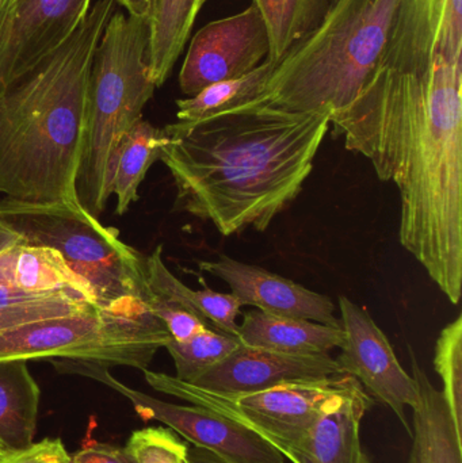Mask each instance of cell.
<instances>
[{
    "instance_id": "e575fe53",
    "label": "cell",
    "mask_w": 462,
    "mask_h": 463,
    "mask_svg": "<svg viewBox=\"0 0 462 463\" xmlns=\"http://www.w3.org/2000/svg\"><path fill=\"white\" fill-rule=\"evenodd\" d=\"M357 463H372L371 457L368 456L365 450H361L360 456H358Z\"/></svg>"
},
{
    "instance_id": "277c9868",
    "label": "cell",
    "mask_w": 462,
    "mask_h": 463,
    "mask_svg": "<svg viewBox=\"0 0 462 463\" xmlns=\"http://www.w3.org/2000/svg\"><path fill=\"white\" fill-rule=\"evenodd\" d=\"M116 0H97L72 35L0 94V194L78 203L95 49Z\"/></svg>"
},
{
    "instance_id": "5b68a950",
    "label": "cell",
    "mask_w": 462,
    "mask_h": 463,
    "mask_svg": "<svg viewBox=\"0 0 462 463\" xmlns=\"http://www.w3.org/2000/svg\"><path fill=\"white\" fill-rule=\"evenodd\" d=\"M148 19L116 10L95 49L87 92V140L79 176V197L98 216L110 200L108 160L122 137L143 119L154 97L148 67Z\"/></svg>"
},
{
    "instance_id": "8992f818",
    "label": "cell",
    "mask_w": 462,
    "mask_h": 463,
    "mask_svg": "<svg viewBox=\"0 0 462 463\" xmlns=\"http://www.w3.org/2000/svg\"><path fill=\"white\" fill-rule=\"evenodd\" d=\"M0 222L26 241L57 250L89 283L100 309L127 315L151 310L146 258L122 241L118 232L100 224L83 203L3 198Z\"/></svg>"
},
{
    "instance_id": "d4e9b609",
    "label": "cell",
    "mask_w": 462,
    "mask_h": 463,
    "mask_svg": "<svg viewBox=\"0 0 462 463\" xmlns=\"http://www.w3.org/2000/svg\"><path fill=\"white\" fill-rule=\"evenodd\" d=\"M239 345L238 337L206 328L184 342L171 339L165 348L175 364V377L193 383L203 373L224 361Z\"/></svg>"
},
{
    "instance_id": "6da1fadb",
    "label": "cell",
    "mask_w": 462,
    "mask_h": 463,
    "mask_svg": "<svg viewBox=\"0 0 462 463\" xmlns=\"http://www.w3.org/2000/svg\"><path fill=\"white\" fill-rule=\"evenodd\" d=\"M334 135L401 193L399 240L452 304L462 290V64L438 57L423 75L379 65Z\"/></svg>"
},
{
    "instance_id": "52a82bcc",
    "label": "cell",
    "mask_w": 462,
    "mask_h": 463,
    "mask_svg": "<svg viewBox=\"0 0 462 463\" xmlns=\"http://www.w3.org/2000/svg\"><path fill=\"white\" fill-rule=\"evenodd\" d=\"M170 340L152 310L127 315L91 307L0 332V361L75 359L146 370Z\"/></svg>"
},
{
    "instance_id": "8fae6325",
    "label": "cell",
    "mask_w": 462,
    "mask_h": 463,
    "mask_svg": "<svg viewBox=\"0 0 462 463\" xmlns=\"http://www.w3.org/2000/svg\"><path fill=\"white\" fill-rule=\"evenodd\" d=\"M270 53L268 26L257 5L211 22L195 33L179 72V87L187 97L219 81L241 78Z\"/></svg>"
},
{
    "instance_id": "d590c367",
    "label": "cell",
    "mask_w": 462,
    "mask_h": 463,
    "mask_svg": "<svg viewBox=\"0 0 462 463\" xmlns=\"http://www.w3.org/2000/svg\"><path fill=\"white\" fill-rule=\"evenodd\" d=\"M5 451L3 450L2 448H0V461H2L3 458H5Z\"/></svg>"
},
{
    "instance_id": "7a4b0ae2",
    "label": "cell",
    "mask_w": 462,
    "mask_h": 463,
    "mask_svg": "<svg viewBox=\"0 0 462 463\" xmlns=\"http://www.w3.org/2000/svg\"><path fill=\"white\" fill-rule=\"evenodd\" d=\"M331 111L295 113L254 99L163 128L170 140L160 160L173 175L176 209L224 236L268 230L311 175Z\"/></svg>"
},
{
    "instance_id": "4316f807",
    "label": "cell",
    "mask_w": 462,
    "mask_h": 463,
    "mask_svg": "<svg viewBox=\"0 0 462 463\" xmlns=\"http://www.w3.org/2000/svg\"><path fill=\"white\" fill-rule=\"evenodd\" d=\"M125 449L136 463H184L189 443L182 442L173 430L146 427L133 432Z\"/></svg>"
},
{
    "instance_id": "1f68e13d",
    "label": "cell",
    "mask_w": 462,
    "mask_h": 463,
    "mask_svg": "<svg viewBox=\"0 0 462 463\" xmlns=\"http://www.w3.org/2000/svg\"><path fill=\"white\" fill-rule=\"evenodd\" d=\"M60 298H73V297L65 296V294L34 296V294L24 293V291L15 290V288H8V286L0 285V309L24 307V305L43 304V302L56 301V299Z\"/></svg>"
},
{
    "instance_id": "8d00e7d4",
    "label": "cell",
    "mask_w": 462,
    "mask_h": 463,
    "mask_svg": "<svg viewBox=\"0 0 462 463\" xmlns=\"http://www.w3.org/2000/svg\"><path fill=\"white\" fill-rule=\"evenodd\" d=\"M3 5H5V0H0V10H2Z\"/></svg>"
},
{
    "instance_id": "4dcf8cb0",
    "label": "cell",
    "mask_w": 462,
    "mask_h": 463,
    "mask_svg": "<svg viewBox=\"0 0 462 463\" xmlns=\"http://www.w3.org/2000/svg\"><path fill=\"white\" fill-rule=\"evenodd\" d=\"M73 463H136L127 449L87 438L80 450L72 456Z\"/></svg>"
},
{
    "instance_id": "cb8c5ba5",
    "label": "cell",
    "mask_w": 462,
    "mask_h": 463,
    "mask_svg": "<svg viewBox=\"0 0 462 463\" xmlns=\"http://www.w3.org/2000/svg\"><path fill=\"white\" fill-rule=\"evenodd\" d=\"M277 62L266 59L262 64L247 75L231 80L219 81L206 87L193 97L176 100V118L178 122L200 121L206 117L230 110L257 99L262 94L266 83L273 75Z\"/></svg>"
},
{
    "instance_id": "2e32d148",
    "label": "cell",
    "mask_w": 462,
    "mask_h": 463,
    "mask_svg": "<svg viewBox=\"0 0 462 463\" xmlns=\"http://www.w3.org/2000/svg\"><path fill=\"white\" fill-rule=\"evenodd\" d=\"M0 285L34 296L65 294L95 304L89 283L57 250L32 244L0 222Z\"/></svg>"
},
{
    "instance_id": "ba28073f",
    "label": "cell",
    "mask_w": 462,
    "mask_h": 463,
    "mask_svg": "<svg viewBox=\"0 0 462 463\" xmlns=\"http://www.w3.org/2000/svg\"><path fill=\"white\" fill-rule=\"evenodd\" d=\"M143 373L155 391L224 416L268 442L285 459H290L296 446L322 412L323 405L347 378V374H338L251 393H224L184 383L165 373L148 369Z\"/></svg>"
},
{
    "instance_id": "7402d4cb",
    "label": "cell",
    "mask_w": 462,
    "mask_h": 463,
    "mask_svg": "<svg viewBox=\"0 0 462 463\" xmlns=\"http://www.w3.org/2000/svg\"><path fill=\"white\" fill-rule=\"evenodd\" d=\"M203 5V0H151L148 67L156 89L170 78Z\"/></svg>"
},
{
    "instance_id": "44dd1931",
    "label": "cell",
    "mask_w": 462,
    "mask_h": 463,
    "mask_svg": "<svg viewBox=\"0 0 462 463\" xmlns=\"http://www.w3.org/2000/svg\"><path fill=\"white\" fill-rule=\"evenodd\" d=\"M41 391L24 361H0V448L8 453L34 445Z\"/></svg>"
},
{
    "instance_id": "484cf974",
    "label": "cell",
    "mask_w": 462,
    "mask_h": 463,
    "mask_svg": "<svg viewBox=\"0 0 462 463\" xmlns=\"http://www.w3.org/2000/svg\"><path fill=\"white\" fill-rule=\"evenodd\" d=\"M434 369L441 377L445 402L462 439V316L448 324L436 343Z\"/></svg>"
},
{
    "instance_id": "f1b7e54d",
    "label": "cell",
    "mask_w": 462,
    "mask_h": 463,
    "mask_svg": "<svg viewBox=\"0 0 462 463\" xmlns=\"http://www.w3.org/2000/svg\"><path fill=\"white\" fill-rule=\"evenodd\" d=\"M151 310L167 329L171 339L175 342H184L197 335L203 329L211 328L206 321L192 310L186 309L176 302L152 294ZM212 329V328H211ZM216 331V329H214Z\"/></svg>"
},
{
    "instance_id": "603a6c76",
    "label": "cell",
    "mask_w": 462,
    "mask_h": 463,
    "mask_svg": "<svg viewBox=\"0 0 462 463\" xmlns=\"http://www.w3.org/2000/svg\"><path fill=\"white\" fill-rule=\"evenodd\" d=\"M270 38L268 60L279 62L325 21L330 0H252Z\"/></svg>"
},
{
    "instance_id": "3957f363",
    "label": "cell",
    "mask_w": 462,
    "mask_h": 463,
    "mask_svg": "<svg viewBox=\"0 0 462 463\" xmlns=\"http://www.w3.org/2000/svg\"><path fill=\"white\" fill-rule=\"evenodd\" d=\"M462 64V0H330L323 24L277 65L271 97L293 111L344 108L379 65L423 75Z\"/></svg>"
},
{
    "instance_id": "d6986e66",
    "label": "cell",
    "mask_w": 462,
    "mask_h": 463,
    "mask_svg": "<svg viewBox=\"0 0 462 463\" xmlns=\"http://www.w3.org/2000/svg\"><path fill=\"white\" fill-rule=\"evenodd\" d=\"M165 129L141 119L117 144L106 176L108 198L116 195L117 214L122 216L138 200V187L151 165L162 157L168 143Z\"/></svg>"
},
{
    "instance_id": "30bf717a",
    "label": "cell",
    "mask_w": 462,
    "mask_h": 463,
    "mask_svg": "<svg viewBox=\"0 0 462 463\" xmlns=\"http://www.w3.org/2000/svg\"><path fill=\"white\" fill-rule=\"evenodd\" d=\"M338 302L344 332L341 354L335 358L339 372L357 378L374 402L395 413L411 437L406 410H414L420 402V389L414 377L403 369L387 335L365 307L346 296L339 297Z\"/></svg>"
},
{
    "instance_id": "74e56055",
    "label": "cell",
    "mask_w": 462,
    "mask_h": 463,
    "mask_svg": "<svg viewBox=\"0 0 462 463\" xmlns=\"http://www.w3.org/2000/svg\"><path fill=\"white\" fill-rule=\"evenodd\" d=\"M203 5H205V3L208 2V0H203Z\"/></svg>"
},
{
    "instance_id": "83f0119b",
    "label": "cell",
    "mask_w": 462,
    "mask_h": 463,
    "mask_svg": "<svg viewBox=\"0 0 462 463\" xmlns=\"http://www.w3.org/2000/svg\"><path fill=\"white\" fill-rule=\"evenodd\" d=\"M91 307H97V305L86 304V302L73 298H60L56 301L43 302V304L0 309V332L8 331V329L15 328V326H24V324L33 323V321L61 317V316L83 312V310Z\"/></svg>"
},
{
    "instance_id": "f546056e",
    "label": "cell",
    "mask_w": 462,
    "mask_h": 463,
    "mask_svg": "<svg viewBox=\"0 0 462 463\" xmlns=\"http://www.w3.org/2000/svg\"><path fill=\"white\" fill-rule=\"evenodd\" d=\"M0 463H73L61 439H43L26 450L5 454Z\"/></svg>"
},
{
    "instance_id": "9c48e42d",
    "label": "cell",
    "mask_w": 462,
    "mask_h": 463,
    "mask_svg": "<svg viewBox=\"0 0 462 463\" xmlns=\"http://www.w3.org/2000/svg\"><path fill=\"white\" fill-rule=\"evenodd\" d=\"M61 374H75L98 381L127 397L144 421L165 424L195 448L205 449L232 463H287L268 442L224 416L197 405H178L162 402L135 391L110 374V367L75 359H52Z\"/></svg>"
},
{
    "instance_id": "ac0fdd59",
    "label": "cell",
    "mask_w": 462,
    "mask_h": 463,
    "mask_svg": "<svg viewBox=\"0 0 462 463\" xmlns=\"http://www.w3.org/2000/svg\"><path fill=\"white\" fill-rule=\"evenodd\" d=\"M238 339L250 347L290 355H325L344 342V329L303 318L284 317L252 309L239 324Z\"/></svg>"
},
{
    "instance_id": "e0dca14e",
    "label": "cell",
    "mask_w": 462,
    "mask_h": 463,
    "mask_svg": "<svg viewBox=\"0 0 462 463\" xmlns=\"http://www.w3.org/2000/svg\"><path fill=\"white\" fill-rule=\"evenodd\" d=\"M412 377L420 402L412 410V446L409 463H462V439L457 437L442 391L429 380L411 345Z\"/></svg>"
},
{
    "instance_id": "5bb4252c",
    "label": "cell",
    "mask_w": 462,
    "mask_h": 463,
    "mask_svg": "<svg viewBox=\"0 0 462 463\" xmlns=\"http://www.w3.org/2000/svg\"><path fill=\"white\" fill-rule=\"evenodd\" d=\"M338 374V364L330 354L290 355L240 343L231 355L203 373L192 385L224 393H251Z\"/></svg>"
},
{
    "instance_id": "ffe728a7",
    "label": "cell",
    "mask_w": 462,
    "mask_h": 463,
    "mask_svg": "<svg viewBox=\"0 0 462 463\" xmlns=\"http://www.w3.org/2000/svg\"><path fill=\"white\" fill-rule=\"evenodd\" d=\"M146 279L152 294L168 301L176 302L186 309L200 316L211 328L222 334L238 337L239 324L236 318L240 315V304L232 293H219L212 290L203 277H198L203 288L193 290L182 283L163 260V245L156 247L146 258Z\"/></svg>"
},
{
    "instance_id": "4fadbf2b",
    "label": "cell",
    "mask_w": 462,
    "mask_h": 463,
    "mask_svg": "<svg viewBox=\"0 0 462 463\" xmlns=\"http://www.w3.org/2000/svg\"><path fill=\"white\" fill-rule=\"evenodd\" d=\"M198 267L201 271L224 280L243 307L247 305L270 315L303 318L341 328L335 304L325 294L309 290L288 278L228 255L200 261Z\"/></svg>"
},
{
    "instance_id": "d6a6232c",
    "label": "cell",
    "mask_w": 462,
    "mask_h": 463,
    "mask_svg": "<svg viewBox=\"0 0 462 463\" xmlns=\"http://www.w3.org/2000/svg\"><path fill=\"white\" fill-rule=\"evenodd\" d=\"M184 463H232L212 453V451L205 450V449L195 448V446L189 445L187 450L186 462Z\"/></svg>"
},
{
    "instance_id": "7c38bea8",
    "label": "cell",
    "mask_w": 462,
    "mask_h": 463,
    "mask_svg": "<svg viewBox=\"0 0 462 463\" xmlns=\"http://www.w3.org/2000/svg\"><path fill=\"white\" fill-rule=\"evenodd\" d=\"M91 0H5L0 10V94L59 49Z\"/></svg>"
},
{
    "instance_id": "9a60e30c",
    "label": "cell",
    "mask_w": 462,
    "mask_h": 463,
    "mask_svg": "<svg viewBox=\"0 0 462 463\" xmlns=\"http://www.w3.org/2000/svg\"><path fill=\"white\" fill-rule=\"evenodd\" d=\"M374 400L357 378L347 374L344 386L323 405L311 429L293 450L292 463H357L361 424Z\"/></svg>"
},
{
    "instance_id": "836d02e7",
    "label": "cell",
    "mask_w": 462,
    "mask_h": 463,
    "mask_svg": "<svg viewBox=\"0 0 462 463\" xmlns=\"http://www.w3.org/2000/svg\"><path fill=\"white\" fill-rule=\"evenodd\" d=\"M116 2L127 8L129 15L148 19L151 0H116Z\"/></svg>"
}]
</instances>
